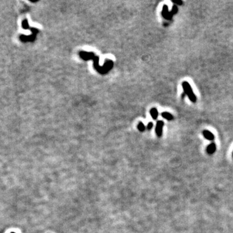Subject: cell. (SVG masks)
Listing matches in <instances>:
<instances>
[{
  "label": "cell",
  "instance_id": "1",
  "mask_svg": "<svg viewBox=\"0 0 233 233\" xmlns=\"http://www.w3.org/2000/svg\"><path fill=\"white\" fill-rule=\"evenodd\" d=\"M182 86L183 88L184 92L185 94L187 95L188 96V99H190V101L193 103H196L197 101V98L196 96L195 95L194 93L193 90L192 88L190 86V84L188 83V82L184 81L182 83Z\"/></svg>",
  "mask_w": 233,
  "mask_h": 233
},
{
  "label": "cell",
  "instance_id": "2",
  "mask_svg": "<svg viewBox=\"0 0 233 233\" xmlns=\"http://www.w3.org/2000/svg\"><path fill=\"white\" fill-rule=\"evenodd\" d=\"M164 126V122L162 120H159L157 122L156 127H155V133L159 137H161L163 135V128Z\"/></svg>",
  "mask_w": 233,
  "mask_h": 233
},
{
  "label": "cell",
  "instance_id": "3",
  "mask_svg": "<svg viewBox=\"0 0 233 233\" xmlns=\"http://www.w3.org/2000/svg\"><path fill=\"white\" fill-rule=\"evenodd\" d=\"M202 134H203V137L206 139L209 140H211V141H212V140H214V134L212 133L211 131H209L207 129H204L203 131H202Z\"/></svg>",
  "mask_w": 233,
  "mask_h": 233
},
{
  "label": "cell",
  "instance_id": "4",
  "mask_svg": "<svg viewBox=\"0 0 233 233\" xmlns=\"http://www.w3.org/2000/svg\"><path fill=\"white\" fill-rule=\"evenodd\" d=\"M216 145L214 142H212L210 144H209L206 148L207 153L209 155L213 154L216 152Z\"/></svg>",
  "mask_w": 233,
  "mask_h": 233
},
{
  "label": "cell",
  "instance_id": "5",
  "mask_svg": "<svg viewBox=\"0 0 233 233\" xmlns=\"http://www.w3.org/2000/svg\"><path fill=\"white\" fill-rule=\"evenodd\" d=\"M150 113L151 116H152V117L153 118V119L155 120L157 118L159 114H158V111H157V110L155 108H152L150 110Z\"/></svg>",
  "mask_w": 233,
  "mask_h": 233
},
{
  "label": "cell",
  "instance_id": "6",
  "mask_svg": "<svg viewBox=\"0 0 233 233\" xmlns=\"http://www.w3.org/2000/svg\"><path fill=\"white\" fill-rule=\"evenodd\" d=\"M162 116L164 118H166L168 120H172L174 119V116L168 112H163L161 114Z\"/></svg>",
  "mask_w": 233,
  "mask_h": 233
},
{
  "label": "cell",
  "instance_id": "7",
  "mask_svg": "<svg viewBox=\"0 0 233 233\" xmlns=\"http://www.w3.org/2000/svg\"><path fill=\"white\" fill-rule=\"evenodd\" d=\"M21 25H22L23 29H25V30L29 29V22H28V21H27V19H23V20L22 21V23H21Z\"/></svg>",
  "mask_w": 233,
  "mask_h": 233
},
{
  "label": "cell",
  "instance_id": "8",
  "mask_svg": "<svg viewBox=\"0 0 233 233\" xmlns=\"http://www.w3.org/2000/svg\"><path fill=\"white\" fill-rule=\"evenodd\" d=\"M137 128L140 132H143L145 130V126H144L142 122H139V124H138Z\"/></svg>",
  "mask_w": 233,
  "mask_h": 233
},
{
  "label": "cell",
  "instance_id": "9",
  "mask_svg": "<svg viewBox=\"0 0 233 233\" xmlns=\"http://www.w3.org/2000/svg\"><path fill=\"white\" fill-rule=\"evenodd\" d=\"M27 38H28V42H33L36 40V35H34L32 34L30 35L27 36Z\"/></svg>",
  "mask_w": 233,
  "mask_h": 233
},
{
  "label": "cell",
  "instance_id": "10",
  "mask_svg": "<svg viewBox=\"0 0 233 233\" xmlns=\"http://www.w3.org/2000/svg\"><path fill=\"white\" fill-rule=\"evenodd\" d=\"M19 40H21V42H28V38H27V36L23 35V34H21V35L19 36Z\"/></svg>",
  "mask_w": 233,
  "mask_h": 233
},
{
  "label": "cell",
  "instance_id": "11",
  "mask_svg": "<svg viewBox=\"0 0 233 233\" xmlns=\"http://www.w3.org/2000/svg\"><path fill=\"white\" fill-rule=\"evenodd\" d=\"M30 30H31V32H32V34H34V35L36 36L37 34L38 33V30L37 29H36V28H31Z\"/></svg>",
  "mask_w": 233,
  "mask_h": 233
},
{
  "label": "cell",
  "instance_id": "12",
  "mask_svg": "<svg viewBox=\"0 0 233 233\" xmlns=\"http://www.w3.org/2000/svg\"><path fill=\"white\" fill-rule=\"evenodd\" d=\"M172 1L174 3H175V4H177V5H181L183 4V1H181V0H177V1H174V0H172Z\"/></svg>",
  "mask_w": 233,
  "mask_h": 233
},
{
  "label": "cell",
  "instance_id": "13",
  "mask_svg": "<svg viewBox=\"0 0 233 233\" xmlns=\"http://www.w3.org/2000/svg\"><path fill=\"white\" fill-rule=\"evenodd\" d=\"M152 128H153V123H152V122H149L148 124V126H147V128H148V130H150V129H152Z\"/></svg>",
  "mask_w": 233,
  "mask_h": 233
},
{
  "label": "cell",
  "instance_id": "14",
  "mask_svg": "<svg viewBox=\"0 0 233 233\" xmlns=\"http://www.w3.org/2000/svg\"><path fill=\"white\" fill-rule=\"evenodd\" d=\"M14 233V232H12V233Z\"/></svg>",
  "mask_w": 233,
  "mask_h": 233
},
{
  "label": "cell",
  "instance_id": "15",
  "mask_svg": "<svg viewBox=\"0 0 233 233\" xmlns=\"http://www.w3.org/2000/svg\"></svg>",
  "mask_w": 233,
  "mask_h": 233
}]
</instances>
